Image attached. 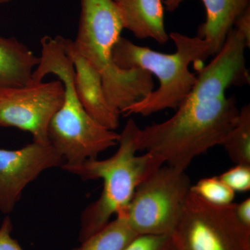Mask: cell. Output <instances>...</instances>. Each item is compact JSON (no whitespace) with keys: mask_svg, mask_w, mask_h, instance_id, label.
<instances>
[{"mask_svg":"<svg viewBox=\"0 0 250 250\" xmlns=\"http://www.w3.org/2000/svg\"><path fill=\"white\" fill-rule=\"evenodd\" d=\"M239 111L233 96H188L170 119L139 129L138 151L150 153L164 164L185 171L197 156L221 146Z\"/></svg>","mask_w":250,"mask_h":250,"instance_id":"obj_1","label":"cell"},{"mask_svg":"<svg viewBox=\"0 0 250 250\" xmlns=\"http://www.w3.org/2000/svg\"><path fill=\"white\" fill-rule=\"evenodd\" d=\"M64 164L50 143L33 142L15 150L0 148V210L11 213L31 182L44 171Z\"/></svg>","mask_w":250,"mask_h":250,"instance_id":"obj_9","label":"cell"},{"mask_svg":"<svg viewBox=\"0 0 250 250\" xmlns=\"http://www.w3.org/2000/svg\"><path fill=\"white\" fill-rule=\"evenodd\" d=\"M221 146L235 164L250 166V106L239 111L236 123L229 131Z\"/></svg>","mask_w":250,"mask_h":250,"instance_id":"obj_16","label":"cell"},{"mask_svg":"<svg viewBox=\"0 0 250 250\" xmlns=\"http://www.w3.org/2000/svg\"><path fill=\"white\" fill-rule=\"evenodd\" d=\"M121 13L124 29L139 39H152L161 45L169 40L161 0H113Z\"/></svg>","mask_w":250,"mask_h":250,"instance_id":"obj_13","label":"cell"},{"mask_svg":"<svg viewBox=\"0 0 250 250\" xmlns=\"http://www.w3.org/2000/svg\"><path fill=\"white\" fill-rule=\"evenodd\" d=\"M219 178L235 192L249 191L250 166L236 164L219 176Z\"/></svg>","mask_w":250,"mask_h":250,"instance_id":"obj_19","label":"cell"},{"mask_svg":"<svg viewBox=\"0 0 250 250\" xmlns=\"http://www.w3.org/2000/svg\"><path fill=\"white\" fill-rule=\"evenodd\" d=\"M124 250H178L170 235H140Z\"/></svg>","mask_w":250,"mask_h":250,"instance_id":"obj_18","label":"cell"},{"mask_svg":"<svg viewBox=\"0 0 250 250\" xmlns=\"http://www.w3.org/2000/svg\"><path fill=\"white\" fill-rule=\"evenodd\" d=\"M39 62L40 57L18 39L0 36V90L31 83Z\"/></svg>","mask_w":250,"mask_h":250,"instance_id":"obj_14","label":"cell"},{"mask_svg":"<svg viewBox=\"0 0 250 250\" xmlns=\"http://www.w3.org/2000/svg\"><path fill=\"white\" fill-rule=\"evenodd\" d=\"M246 47L243 36L232 28L220 52L199 72L188 96L218 98L225 95L231 86L249 84L250 73L245 59Z\"/></svg>","mask_w":250,"mask_h":250,"instance_id":"obj_10","label":"cell"},{"mask_svg":"<svg viewBox=\"0 0 250 250\" xmlns=\"http://www.w3.org/2000/svg\"><path fill=\"white\" fill-rule=\"evenodd\" d=\"M139 129L134 120H128L120 134L119 147L111 157L104 160L90 159L79 165L61 167L83 180L102 179L103 182L100 197L88 206L81 216L80 243L106 226L113 215L125 212L136 188L164 165V161L150 153L136 154V139Z\"/></svg>","mask_w":250,"mask_h":250,"instance_id":"obj_3","label":"cell"},{"mask_svg":"<svg viewBox=\"0 0 250 250\" xmlns=\"http://www.w3.org/2000/svg\"><path fill=\"white\" fill-rule=\"evenodd\" d=\"M184 0H164L166 9L173 11ZM207 19L198 29L197 36L205 39L209 46L210 56L215 55L226 41L229 32L238 17L250 6V0H202Z\"/></svg>","mask_w":250,"mask_h":250,"instance_id":"obj_12","label":"cell"},{"mask_svg":"<svg viewBox=\"0 0 250 250\" xmlns=\"http://www.w3.org/2000/svg\"><path fill=\"white\" fill-rule=\"evenodd\" d=\"M10 1H12V0H0V4H4V3L9 2Z\"/></svg>","mask_w":250,"mask_h":250,"instance_id":"obj_23","label":"cell"},{"mask_svg":"<svg viewBox=\"0 0 250 250\" xmlns=\"http://www.w3.org/2000/svg\"><path fill=\"white\" fill-rule=\"evenodd\" d=\"M236 212L241 223L250 228V199L247 198L244 201L236 205Z\"/></svg>","mask_w":250,"mask_h":250,"instance_id":"obj_22","label":"cell"},{"mask_svg":"<svg viewBox=\"0 0 250 250\" xmlns=\"http://www.w3.org/2000/svg\"><path fill=\"white\" fill-rule=\"evenodd\" d=\"M65 48L75 69L74 84L77 98L92 118L106 129L114 131L119 126L121 112L108 103L100 73L72 45L64 39Z\"/></svg>","mask_w":250,"mask_h":250,"instance_id":"obj_11","label":"cell"},{"mask_svg":"<svg viewBox=\"0 0 250 250\" xmlns=\"http://www.w3.org/2000/svg\"><path fill=\"white\" fill-rule=\"evenodd\" d=\"M12 230V222L6 216L0 226V250H23L19 243L11 237Z\"/></svg>","mask_w":250,"mask_h":250,"instance_id":"obj_20","label":"cell"},{"mask_svg":"<svg viewBox=\"0 0 250 250\" xmlns=\"http://www.w3.org/2000/svg\"><path fill=\"white\" fill-rule=\"evenodd\" d=\"M185 171L161 166L136 188L125 213L140 235H171L191 188Z\"/></svg>","mask_w":250,"mask_h":250,"instance_id":"obj_5","label":"cell"},{"mask_svg":"<svg viewBox=\"0 0 250 250\" xmlns=\"http://www.w3.org/2000/svg\"><path fill=\"white\" fill-rule=\"evenodd\" d=\"M236 29L244 38L247 47H250V6L247 8L238 18L233 24Z\"/></svg>","mask_w":250,"mask_h":250,"instance_id":"obj_21","label":"cell"},{"mask_svg":"<svg viewBox=\"0 0 250 250\" xmlns=\"http://www.w3.org/2000/svg\"><path fill=\"white\" fill-rule=\"evenodd\" d=\"M138 236L122 213L72 250H124Z\"/></svg>","mask_w":250,"mask_h":250,"instance_id":"obj_15","label":"cell"},{"mask_svg":"<svg viewBox=\"0 0 250 250\" xmlns=\"http://www.w3.org/2000/svg\"><path fill=\"white\" fill-rule=\"evenodd\" d=\"M176 47L173 54L156 52L141 47L121 37L113 49V59L121 68H140L157 77V90L126 108L123 114L148 116L172 108L177 110L191 91L196 75L189 70V65L210 57L208 42L198 36L190 37L172 32L169 36Z\"/></svg>","mask_w":250,"mask_h":250,"instance_id":"obj_4","label":"cell"},{"mask_svg":"<svg viewBox=\"0 0 250 250\" xmlns=\"http://www.w3.org/2000/svg\"><path fill=\"white\" fill-rule=\"evenodd\" d=\"M236 204L217 205L191 191L170 235L178 250H250V228L237 217Z\"/></svg>","mask_w":250,"mask_h":250,"instance_id":"obj_6","label":"cell"},{"mask_svg":"<svg viewBox=\"0 0 250 250\" xmlns=\"http://www.w3.org/2000/svg\"><path fill=\"white\" fill-rule=\"evenodd\" d=\"M64 100L48 128L49 143L63 158L65 166L98 159L99 154L118 144L120 134L106 129L88 114L77 98L74 77H62Z\"/></svg>","mask_w":250,"mask_h":250,"instance_id":"obj_7","label":"cell"},{"mask_svg":"<svg viewBox=\"0 0 250 250\" xmlns=\"http://www.w3.org/2000/svg\"><path fill=\"white\" fill-rule=\"evenodd\" d=\"M63 100L60 80L0 90V126L28 131L34 142L49 143V124Z\"/></svg>","mask_w":250,"mask_h":250,"instance_id":"obj_8","label":"cell"},{"mask_svg":"<svg viewBox=\"0 0 250 250\" xmlns=\"http://www.w3.org/2000/svg\"><path fill=\"white\" fill-rule=\"evenodd\" d=\"M190 191L206 201L217 205H228L233 203L235 192L219 177L200 179L191 186Z\"/></svg>","mask_w":250,"mask_h":250,"instance_id":"obj_17","label":"cell"},{"mask_svg":"<svg viewBox=\"0 0 250 250\" xmlns=\"http://www.w3.org/2000/svg\"><path fill=\"white\" fill-rule=\"evenodd\" d=\"M76 39L72 45L100 73L108 103L121 113L154 90L152 75L140 68H121L113 49L124 29L113 0H81Z\"/></svg>","mask_w":250,"mask_h":250,"instance_id":"obj_2","label":"cell"}]
</instances>
